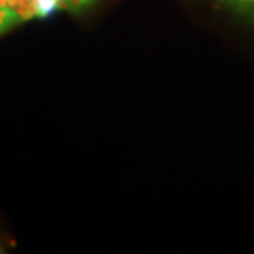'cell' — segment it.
Segmentation results:
<instances>
[{
	"label": "cell",
	"instance_id": "277c9868",
	"mask_svg": "<svg viewBox=\"0 0 254 254\" xmlns=\"http://www.w3.org/2000/svg\"><path fill=\"white\" fill-rule=\"evenodd\" d=\"M230 9L249 17H254V0H220Z\"/></svg>",
	"mask_w": 254,
	"mask_h": 254
},
{
	"label": "cell",
	"instance_id": "3957f363",
	"mask_svg": "<svg viewBox=\"0 0 254 254\" xmlns=\"http://www.w3.org/2000/svg\"><path fill=\"white\" fill-rule=\"evenodd\" d=\"M20 21L21 20L18 18V16L14 11H11L7 7L0 6V36L4 34L7 30H10L13 26H16Z\"/></svg>",
	"mask_w": 254,
	"mask_h": 254
},
{
	"label": "cell",
	"instance_id": "6da1fadb",
	"mask_svg": "<svg viewBox=\"0 0 254 254\" xmlns=\"http://www.w3.org/2000/svg\"><path fill=\"white\" fill-rule=\"evenodd\" d=\"M0 6L14 11L21 21L37 17L36 0H0Z\"/></svg>",
	"mask_w": 254,
	"mask_h": 254
},
{
	"label": "cell",
	"instance_id": "5b68a950",
	"mask_svg": "<svg viewBox=\"0 0 254 254\" xmlns=\"http://www.w3.org/2000/svg\"><path fill=\"white\" fill-rule=\"evenodd\" d=\"M95 0H64V9L72 10V11H79L88 6H91Z\"/></svg>",
	"mask_w": 254,
	"mask_h": 254
},
{
	"label": "cell",
	"instance_id": "7a4b0ae2",
	"mask_svg": "<svg viewBox=\"0 0 254 254\" xmlns=\"http://www.w3.org/2000/svg\"><path fill=\"white\" fill-rule=\"evenodd\" d=\"M37 17H48L54 11L64 9V0H36Z\"/></svg>",
	"mask_w": 254,
	"mask_h": 254
},
{
	"label": "cell",
	"instance_id": "8992f818",
	"mask_svg": "<svg viewBox=\"0 0 254 254\" xmlns=\"http://www.w3.org/2000/svg\"><path fill=\"white\" fill-rule=\"evenodd\" d=\"M3 253H6V250H4V247H3V246L0 245V254H3Z\"/></svg>",
	"mask_w": 254,
	"mask_h": 254
}]
</instances>
